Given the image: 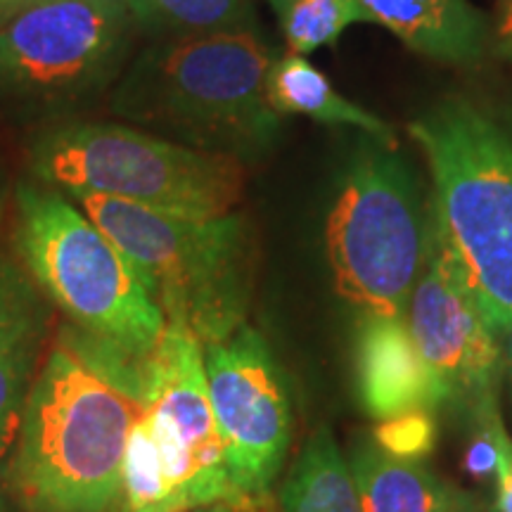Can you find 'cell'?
Wrapping results in <instances>:
<instances>
[{"label":"cell","mask_w":512,"mask_h":512,"mask_svg":"<svg viewBox=\"0 0 512 512\" xmlns=\"http://www.w3.org/2000/svg\"><path fill=\"white\" fill-rule=\"evenodd\" d=\"M271 64V48L254 31L159 41L121 76L110 110L176 143L242 159L278 136L266 93Z\"/></svg>","instance_id":"7a4b0ae2"},{"label":"cell","mask_w":512,"mask_h":512,"mask_svg":"<svg viewBox=\"0 0 512 512\" xmlns=\"http://www.w3.org/2000/svg\"><path fill=\"white\" fill-rule=\"evenodd\" d=\"M140 399L183 510L211 503L235 510L226 451L209 401L204 347L188 328L164 325L157 347L140 363Z\"/></svg>","instance_id":"30bf717a"},{"label":"cell","mask_w":512,"mask_h":512,"mask_svg":"<svg viewBox=\"0 0 512 512\" xmlns=\"http://www.w3.org/2000/svg\"><path fill=\"white\" fill-rule=\"evenodd\" d=\"M43 339L46 316L29 320L0 337V470L15 451L31 384L46 356Z\"/></svg>","instance_id":"e0dca14e"},{"label":"cell","mask_w":512,"mask_h":512,"mask_svg":"<svg viewBox=\"0 0 512 512\" xmlns=\"http://www.w3.org/2000/svg\"><path fill=\"white\" fill-rule=\"evenodd\" d=\"M136 31L126 0H34L0 27V102L41 110L100 93Z\"/></svg>","instance_id":"ba28073f"},{"label":"cell","mask_w":512,"mask_h":512,"mask_svg":"<svg viewBox=\"0 0 512 512\" xmlns=\"http://www.w3.org/2000/svg\"><path fill=\"white\" fill-rule=\"evenodd\" d=\"M406 320L420 356L444 387L446 403H465L472 413L496 403L501 342L448 266L432 230Z\"/></svg>","instance_id":"8fae6325"},{"label":"cell","mask_w":512,"mask_h":512,"mask_svg":"<svg viewBox=\"0 0 512 512\" xmlns=\"http://www.w3.org/2000/svg\"><path fill=\"white\" fill-rule=\"evenodd\" d=\"M268 3H271V5H273V10H275V8H278L280 3H283V0H268Z\"/></svg>","instance_id":"83f0119b"},{"label":"cell","mask_w":512,"mask_h":512,"mask_svg":"<svg viewBox=\"0 0 512 512\" xmlns=\"http://www.w3.org/2000/svg\"><path fill=\"white\" fill-rule=\"evenodd\" d=\"M86 216L128 256L166 323L204 344L247 323L254 242L245 216L192 221L100 195H74Z\"/></svg>","instance_id":"277c9868"},{"label":"cell","mask_w":512,"mask_h":512,"mask_svg":"<svg viewBox=\"0 0 512 512\" xmlns=\"http://www.w3.org/2000/svg\"><path fill=\"white\" fill-rule=\"evenodd\" d=\"M496 479V512H512V439L508 437V432L501 437V460H498Z\"/></svg>","instance_id":"603a6c76"},{"label":"cell","mask_w":512,"mask_h":512,"mask_svg":"<svg viewBox=\"0 0 512 512\" xmlns=\"http://www.w3.org/2000/svg\"><path fill=\"white\" fill-rule=\"evenodd\" d=\"M15 247L38 290L76 330L126 361L157 347L166 318L128 256L55 190H17Z\"/></svg>","instance_id":"5b68a950"},{"label":"cell","mask_w":512,"mask_h":512,"mask_svg":"<svg viewBox=\"0 0 512 512\" xmlns=\"http://www.w3.org/2000/svg\"><path fill=\"white\" fill-rule=\"evenodd\" d=\"M38 316H46V309L27 268L0 254V337Z\"/></svg>","instance_id":"7402d4cb"},{"label":"cell","mask_w":512,"mask_h":512,"mask_svg":"<svg viewBox=\"0 0 512 512\" xmlns=\"http://www.w3.org/2000/svg\"><path fill=\"white\" fill-rule=\"evenodd\" d=\"M31 3H34V0H0V27H3L10 17H15L19 10H24Z\"/></svg>","instance_id":"d4e9b609"},{"label":"cell","mask_w":512,"mask_h":512,"mask_svg":"<svg viewBox=\"0 0 512 512\" xmlns=\"http://www.w3.org/2000/svg\"><path fill=\"white\" fill-rule=\"evenodd\" d=\"M373 441L389 456L422 460L430 456L437 444V422L432 418V411L396 415L375 427Z\"/></svg>","instance_id":"44dd1931"},{"label":"cell","mask_w":512,"mask_h":512,"mask_svg":"<svg viewBox=\"0 0 512 512\" xmlns=\"http://www.w3.org/2000/svg\"><path fill=\"white\" fill-rule=\"evenodd\" d=\"M275 12L287 46L297 55L335 46L349 27L370 22L358 0H283Z\"/></svg>","instance_id":"ffe728a7"},{"label":"cell","mask_w":512,"mask_h":512,"mask_svg":"<svg viewBox=\"0 0 512 512\" xmlns=\"http://www.w3.org/2000/svg\"><path fill=\"white\" fill-rule=\"evenodd\" d=\"M354 370L363 411L377 422L411 411H437L446 403L444 387L415 347L406 316L361 313Z\"/></svg>","instance_id":"7c38bea8"},{"label":"cell","mask_w":512,"mask_h":512,"mask_svg":"<svg viewBox=\"0 0 512 512\" xmlns=\"http://www.w3.org/2000/svg\"><path fill=\"white\" fill-rule=\"evenodd\" d=\"M370 22L382 24L415 53L451 64L482 57L486 22L467 0H358Z\"/></svg>","instance_id":"5bb4252c"},{"label":"cell","mask_w":512,"mask_h":512,"mask_svg":"<svg viewBox=\"0 0 512 512\" xmlns=\"http://www.w3.org/2000/svg\"><path fill=\"white\" fill-rule=\"evenodd\" d=\"M188 512H235V510L226 503H211V505H202V508H192Z\"/></svg>","instance_id":"4316f807"},{"label":"cell","mask_w":512,"mask_h":512,"mask_svg":"<svg viewBox=\"0 0 512 512\" xmlns=\"http://www.w3.org/2000/svg\"><path fill=\"white\" fill-rule=\"evenodd\" d=\"M140 31L166 38H195L249 31L254 0H126Z\"/></svg>","instance_id":"ac0fdd59"},{"label":"cell","mask_w":512,"mask_h":512,"mask_svg":"<svg viewBox=\"0 0 512 512\" xmlns=\"http://www.w3.org/2000/svg\"><path fill=\"white\" fill-rule=\"evenodd\" d=\"M479 512H496V510H486V508H484V505H482V508H479Z\"/></svg>","instance_id":"f1b7e54d"},{"label":"cell","mask_w":512,"mask_h":512,"mask_svg":"<svg viewBox=\"0 0 512 512\" xmlns=\"http://www.w3.org/2000/svg\"><path fill=\"white\" fill-rule=\"evenodd\" d=\"M119 512H185L145 413L128 434Z\"/></svg>","instance_id":"d6986e66"},{"label":"cell","mask_w":512,"mask_h":512,"mask_svg":"<svg viewBox=\"0 0 512 512\" xmlns=\"http://www.w3.org/2000/svg\"><path fill=\"white\" fill-rule=\"evenodd\" d=\"M363 512H479V501L422 460L384 453L373 439L358 441L349 458Z\"/></svg>","instance_id":"4fadbf2b"},{"label":"cell","mask_w":512,"mask_h":512,"mask_svg":"<svg viewBox=\"0 0 512 512\" xmlns=\"http://www.w3.org/2000/svg\"><path fill=\"white\" fill-rule=\"evenodd\" d=\"M209 401L226 451L235 510L271 512L292 441V401L264 335L242 325L204 344Z\"/></svg>","instance_id":"9c48e42d"},{"label":"cell","mask_w":512,"mask_h":512,"mask_svg":"<svg viewBox=\"0 0 512 512\" xmlns=\"http://www.w3.org/2000/svg\"><path fill=\"white\" fill-rule=\"evenodd\" d=\"M503 342H501V354H503V366L508 368V375L512 380V325L503 332Z\"/></svg>","instance_id":"484cf974"},{"label":"cell","mask_w":512,"mask_h":512,"mask_svg":"<svg viewBox=\"0 0 512 512\" xmlns=\"http://www.w3.org/2000/svg\"><path fill=\"white\" fill-rule=\"evenodd\" d=\"M427 235L418 185L396 147H358L325 228L339 297L361 313L406 316Z\"/></svg>","instance_id":"52a82bcc"},{"label":"cell","mask_w":512,"mask_h":512,"mask_svg":"<svg viewBox=\"0 0 512 512\" xmlns=\"http://www.w3.org/2000/svg\"><path fill=\"white\" fill-rule=\"evenodd\" d=\"M268 102L278 117L297 114L309 117L318 124L356 126L366 131L380 143L396 147L394 133L389 124H384L373 112L363 110L361 105L339 95L328 76L306 60V55H283L273 60L266 81Z\"/></svg>","instance_id":"9a60e30c"},{"label":"cell","mask_w":512,"mask_h":512,"mask_svg":"<svg viewBox=\"0 0 512 512\" xmlns=\"http://www.w3.org/2000/svg\"><path fill=\"white\" fill-rule=\"evenodd\" d=\"M143 413L140 366L81 330L46 351L10 472L31 512L119 510L128 434Z\"/></svg>","instance_id":"6da1fadb"},{"label":"cell","mask_w":512,"mask_h":512,"mask_svg":"<svg viewBox=\"0 0 512 512\" xmlns=\"http://www.w3.org/2000/svg\"><path fill=\"white\" fill-rule=\"evenodd\" d=\"M283 512H363L349 460L330 427H318L280 491Z\"/></svg>","instance_id":"2e32d148"},{"label":"cell","mask_w":512,"mask_h":512,"mask_svg":"<svg viewBox=\"0 0 512 512\" xmlns=\"http://www.w3.org/2000/svg\"><path fill=\"white\" fill-rule=\"evenodd\" d=\"M496 38H498V48H501V53L508 55L512 60V0H501Z\"/></svg>","instance_id":"cb8c5ba5"},{"label":"cell","mask_w":512,"mask_h":512,"mask_svg":"<svg viewBox=\"0 0 512 512\" xmlns=\"http://www.w3.org/2000/svg\"><path fill=\"white\" fill-rule=\"evenodd\" d=\"M434 181L432 238L498 337L512 325V136L465 100L408 126Z\"/></svg>","instance_id":"3957f363"},{"label":"cell","mask_w":512,"mask_h":512,"mask_svg":"<svg viewBox=\"0 0 512 512\" xmlns=\"http://www.w3.org/2000/svg\"><path fill=\"white\" fill-rule=\"evenodd\" d=\"M31 169L72 197H112L192 221L233 214L245 190L242 159L107 121L67 124L38 138Z\"/></svg>","instance_id":"8992f818"}]
</instances>
